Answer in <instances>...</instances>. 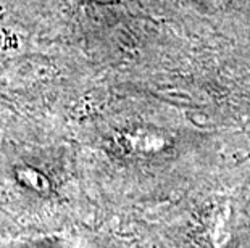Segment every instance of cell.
<instances>
[{
  "label": "cell",
  "mask_w": 250,
  "mask_h": 248,
  "mask_svg": "<svg viewBox=\"0 0 250 248\" xmlns=\"http://www.w3.org/2000/svg\"><path fill=\"white\" fill-rule=\"evenodd\" d=\"M158 23L192 38L250 47V0H136Z\"/></svg>",
  "instance_id": "cell-1"
},
{
  "label": "cell",
  "mask_w": 250,
  "mask_h": 248,
  "mask_svg": "<svg viewBox=\"0 0 250 248\" xmlns=\"http://www.w3.org/2000/svg\"><path fill=\"white\" fill-rule=\"evenodd\" d=\"M249 156H250V155H249Z\"/></svg>",
  "instance_id": "cell-2"
}]
</instances>
